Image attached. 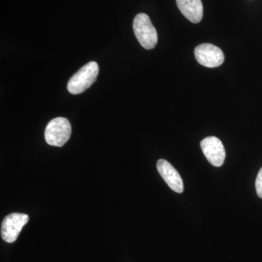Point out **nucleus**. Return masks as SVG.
<instances>
[{
    "instance_id": "nucleus-1",
    "label": "nucleus",
    "mask_w": 262,
    "mask_h": 262,
    "mask_svg": "<svg viewBox=\"0 0 262 262\" xmlns=\"http://www.w3.org/2000/svg\"><path fill=\"white\" fill-rule=\"evenodd\" d=\"M98 72L99 69L96 62H89L84 65L71 77L67 84L69 92L74 95L84 92L96 82Z\"/></svg>"
},
{
    "instance_id": "nucleus-2",
    "label": "nucleus",
    "mask_w": 262,
    "mask_h": 262,
    "mask_svg": "<svg viewBox=\"0 0 262 262\" xmlns=\"http://www.w3.org/2000/svg\"><path fill=\"white\" fill-rule=\"evenodd\" d=\"M134 34L141 46L146 50L153 49L158 43V33L149 17L145 13H139L133 24Z\"/></svg>"
},
{
    "instance_id": "nucleus-3",
    "label": "nucleus",
    "mask_w": 262,
    "mask_h": 262,
    "mask_svg": "<svg viewBox=\"0 0 262 262\" xmlns=\"http://www.w3.org/2000/svg\"><path fill=\"white\" fill-rule=\"evenodd\" d=\"M72 127L64 117H56L49 122L45 132L46 142L49 145L61 147L70 139Z\"/></svg>"
},
{
    "instance_id": "nucleus-4",
    "label": "nucleus",
    "mask_w": 262,
    "mask_h": 262,
    "mask_svg": "<svg viewBox=\"0 0 262 262\" xmlns=\"http://www.w3.org/2000/svg\"><path fill=\"white\" fill-rule=\"evenodd\" d=\"M28 221L29 215L24 213H14L7 215L2 223V238L9 244L15 242Z\"/></svg>"
},
{
    "instance_id": "nucleus-5",
    "label": "nucleus",
    "mask_w": 262,
    "mask_h": 262,
    "mask_svg": "<svg viewBox=\"0 0 262 262\" xmlns=\"http://www.w3.org/2000/svg\"><path fill=\"white\" fill-rule=\"evenodd\" d=\"M198 63L208 68L220 67L225 61V55L220 48L209 43L199 45L194 49Z\"/></svg>"
},
{
    "instance_id": "nucleus-6",
    "label": "nucleus",
    "mask_w": 262,
    "mask_h": 262,
    "mask_svg": "<svg viewBox=\"0 0 262 262\" xmlns=\"http://www.w3.org/2000/svg\"><path fill=\"white\" fill-rule=\"evenodd\" d=\"M201 146L203 154L211 165L215 167L223 165L226 151L220 139L215 136H209L201 141Z\"/></svg>"
},
{
    "instance_id": "nucleus-7",
    "label": "nucleus",
    "mask_w": 262,
    "mask_h": 262,
    "mask_svg": "<svg viewBox=\"0 0 262 262\" xmlns=\"http://www.w3.org/2000/svg\"><path fill=\"white\" fill-rule=\"evenodd\" d=\"M158 172L168 187L177 193L184 191V183L182 177L175 168L167 160L160 159L157 163Z\"/></svg>"
},
{
    "instance_id": "nucleus-8",
    "label": "nucleus",
    "mask_w": 262,
    "mask_h": 262,
    "mask_svg": "<svg viewBox=\"0 0 262 262\" xmlns=\"http://www.w3.org/2000/svg\"><path fill=\"white\" fill-rule=\"evenodd\" d=\"M179 9L186 18L192 23L201 21L203 16V6L201 0H176Z\"/></svg>"
},
{
    "instance_id": "nucleus-9",
    "label": "nucleus",
    "mask_w": 262,
    "mask_h": 262,
    "mask_svg": "<svg viewBox=\"0 0 262 262\" xmlns=\"http://www.w3.org/2000/svg\"><path fill=\"white\" fill-rule=\"evenodd\" d=\"M256 190L257 195L262 198V168L258 171L257 177L256 179Z\"/></svg>"
}]
</instances>
